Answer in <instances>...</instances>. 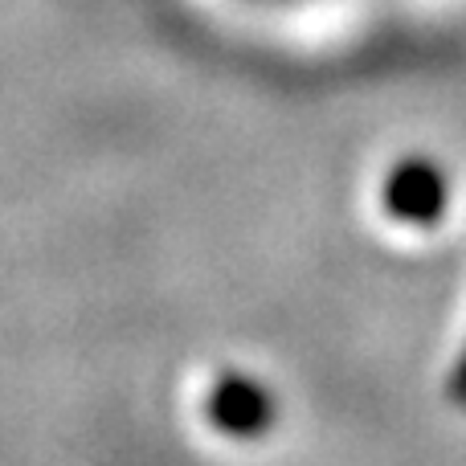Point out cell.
<instances>
[{"mask_svg": "<svg viewBox=\"0 0 466 466\" xmlns=\"http://www.w3.org/2000/svg\"><path fill=\"white\" fill-rule=\"evenodd\" d=\"M451 389H454V397L466 405V352H462V360H459V369H454V380H451Z\"/></svg>", "mask_w": 466, "mask_h": 466, "instance_id": "7a4b0ae2", "label": "cell"}, {"mask_svg": "<svg viewBox=\"0 0 466 466\" xmlns=\"http://www.w3.org/2000/svg\"><path fill=\"white\" fill-rule=\"evenodd\" d=\"M385 201H389V209H393V218L426 226V221H434L438 213L446 209V180H442V172L421 160L401 164V168L393 172V180H389Z\"/></svg>", "mask_w": 466, "mask_h": 466, "instance_id": "6da1fadb", "label": "cell"}]
</instances>
